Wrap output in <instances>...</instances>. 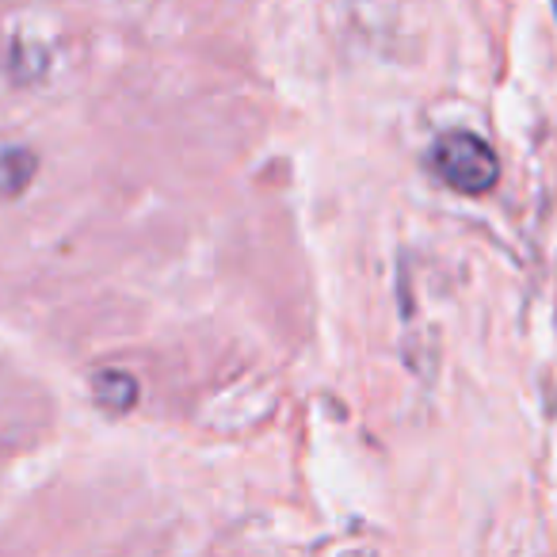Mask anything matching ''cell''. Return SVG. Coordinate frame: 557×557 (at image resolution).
<instances>
[{
	"label": "cell",
	"instance_id": "6da1fadb",
	"mask_svg": "<svg viewBox=\"0 0 557 557\" xmlns=\"http://www.w3.org/2000/svg\"><path fill=\"white\" fill-rule=\"evenodd\" d=\"M432 169L450 191L485 195L500 180V161L493 146L470 131H450L432 146Z\"/></svg>",
	"mask_w": 557,
	"mask_h": 557
},
{
	"label": "cell",
	"instance_id": "7a4b0ae2",
	"mask_svg": "<svg viewBox=\"0 0 557 557\" xmlns=\"http://www.w3.org/2000/svg\"><path fill=\"white\" fill-rule=\"evenodd\" d=\"M35 172H39V157L32 149L24 146L0 149V195H9V199L24 195L27 184L35 180Z\"/></svg>",
	"mask_w": 557,
	"mask_h": 557
},
{
	"label": "cell",
	"instance_id": "3957f363",
	"mask_svg": "<svg viewBox=\"0 0 557 557\" xmlns=\"http://www.w3.org/2000/svg\"><path fill=\"white\" fill-rule=\"evenodd\" d=\"M92 394L108 412H131L138 405V379L131 371H100Z\"/></svg>",
	"mask_w": 557,
	"mask_h": 557
},
{
	"label": "cell",
	"instance_id": "277c9868",
	"mask_svg": "<svg viewBox=\"0 0 557 557\" xmlns=\"http://www.w3.org/2000/svg\"><path fill=\"white\" fill-rule=\"evenodd\" d=\"M554 4H557V0H554Z\"/></svg>",
	"mask_w": 557,
	"mask_h": 557
}]
</instances>
